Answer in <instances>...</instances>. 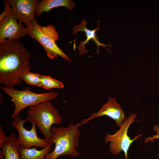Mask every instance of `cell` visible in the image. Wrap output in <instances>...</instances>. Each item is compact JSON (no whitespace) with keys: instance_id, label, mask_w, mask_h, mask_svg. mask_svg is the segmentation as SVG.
<instances>
[{"instance_id":"18","label":"cell","mask_w":159,"mask_h":159,"mask_svg":"<svg viewBox=\"0 0 159 159\" xmlns=\"http://www.w3.org/2000/svg\"><path fill=\"white\" fill-rule=\"evenodd\" d=\"M153 130L157 133L156 134L153 135L152 137L145 138V143L152 141L155 139H159V125H155L154 127Z\"/></svg>"},{"instance_id":"10","label":"cell","mask_w":159,"mask_h":159,"mask_svg":"<svg viewBox=\"0 0 159 159\" xmlns=\"http://www.w3.org/2000/svg\"><path fill=\"white\" fill-rule=\"evenodd\" d=\"M26 28L13 16L12 11L0 24V42L6 39H19L27 35Z\"/></svg>"},{"instance_id":"13","label":"cell","mask_w":159,"mask_h":159,"mask_svg":"<svg viewBox=\"0 0 159 159\" xmlns=\"http://www.w3.org/2000/svg\"><path fill=\"white\" fill-rule=\"evenodd\" d=\"M59 6L65 7L70 10L74 7L75 4L73 1L69 0H42L38 4L35 13L38 16L44 12H49Z\"/></svg>"},{"instance_id":"1","label":"cell","mask_w":159,"mask_h":159,"mask_svg":"<svg viewBox=\"0 0 159 159\" xmlns=\"http://www.w3.org/2000/svg\"><path fill=\"white\" fill-rule=\"evenodd\" d=\"M30 57L29 51L17 39L0 42V84L9 88L21 84L24 74L31 69Z\"/></svg>"},{"instance_id":"11","label":"cell","mask_w":159,"mask_h":159,"mask_svg":"<svg viewBox=\"0 0 159 159\" xmlns=\"http://www.w3.org/2000/svg\"><path fill=\"white\" fill-rule=\"evenodd\" d=\"M87 24V23L85 22V19H83L82 22L80 24L73 26L72 32L73 34H76L78 32L80 31L84 32L85 33L87 37V39L85 40L81 41L77 47L80 55H82L83 54H86L89 52V50L85 48V46L88 42L90 40H93L97 46V50L95 52L96 54H98L99 53V48L100 46L106 48V49L110 51L106 47V46H110V44L107 45L102 44L100 42L97 37L96 32L99 29V24L98 27L96 29L91 30L87 28L86 25Z\"/></svg>"},{"instance_id":"5","label":"cell","mask_w":159,"mask_h":159,"mask_svg":"<svg viewBox=\"0 0 159 159\" xmlns=\"http://www.w3.org/2000/svg\"><path fill=\"white\" fill-rule=\"evenodd\" d=\"M2 90L11 98L14 109L11 115L12 119L18 115L22 110L28 106H33L43 102L56 98L58 95L57 92L36 93L30 90V88L19 90L5 87H1Z\"/></svg>"},{"instance_id":"20","label":"cell","mask_w":159,"mask_h":159,"mask_svg":"<svg viewBox=\"0 0 159 159\" xmlns=\"http://www.w3.org/2000/svg\"><path fill=\"white\" fill-rule=\"evenodd\" d=\"M1 94H1H0V96L1 97H0V104L1 105H2L3 103V98Z\"/></svg>"},{"instance_id":"21","label":"cell","mask_w":159,"mask_h":159,"mask_svg":"<svg viewBox=\"0 0 159 159\" xmlns=\"http://www.w3.org/2000/svg\"><path fill=\"white\" fill-rule=\"evenodd\" d=\"M4 156L2 153L0 151V159H4Z\"/></svg>"},{"instance_id":"7","label":"cell","mask_w":159,"mask_h":159,"mask_svg":"<svg viewBox=\"0 0 159 159\" xmlns=\"http://www.w3.org/2000/svg\"><path fill=\"white\" fill-rule=\"evenodd\" d=\"M28 120L23 119L18 115L13 119L12 126L17 130L19 134L18 141L20 146L25 148L31 147H39L44 148L53 143L51 140L45 138L42 139L37 136L36 130V125L33 122L30 121L32 125L30 130L26 129L24 127V123Z\"/></svg>"},{"instance_id":"4","label":"cell","mask_w":159,"mask_h":159,"mask_svg":"<svg viewBox=\"0 0 159 159\" xmlns=\"http://www.w3.org/2000/svg\"><path fill=\"white\" fill-rule=\"evenodd\" d=\"M28 121L34 122L44 138L51 140L50 129L54 124L60 125L63 118L50 101L47 100L29 107Z\"/></svg>"},{"instance_id":"2","label":"cell","mask_w":159,"mask_h":159,"mask_svg":"<svg viewBox=\"0 0 159 159\" xmlns=\"http://www.w3.org/2000/svg\"><path fill=\"white\" fill-rule=\"evenodd\" d=\"M81 122L71 123L67 127L52 126L50 129L51 140L54 145L52 152L46 155L45 159H57L63 155L75 157L80 155L77 150L81 132L79 127Z\"/></svg>"},{"instance_id":"6","label":"cell","mask_w":159,"mask_h":159,"mask_svg":"<svg viewBox=\"0 0 159 159\" xmlns=\"http://www.w3.org/2000/svg\"><path fill=\"white\" fill-rule=\"evenodd\" d=\"M136 117L135 114H131L122 123L118 130L113 135L108 133L105 136V141L106 143H110V151L112 154L116 155L121 151H123L125 159H129L128 153L130 145L135 140L142 135L139 134L131 139L127 135L128 129L131 124L135 121L134 120Z\"/></svg>"},{"instance_id":"8","label":"cell","mask_w":159,"mask_h":159,"mask_svg":"<svg viewBox=\"0 0 159 159\" xmlns=\"http://www.w3.org/2000/svg\"><path fill=\"white\" fill-rule=\"evenodd\" d=\"M11 7L14 17L26 26L35 18L34 14L38 0H8Z\"/></svg>"},{"instance_id":"19","label":"cell","mask_w":159,"mask_h":159,"mask_svg":"<svg viewBox=\"0 0 159 159\" xmlns=\"http://www.w3.org/2000/svg\"><path fill=\"white\" fill-rule=\"evenodd\" d=\"M8 137L4 134V130L3 127L0 126V147L5 143L6 140Z\"/></svg>"},{"instance_id":"14","label":"cell","mask_w":159,"mask_h":159,"mask_svg":"<svg viewBox=\"0 0 159 159\" xmlns=\"http://www.w3.org/2000/svg\"><path fill=\"white\" fill-rule=\"evenodd\" d=\"M51 145H50L40 150H37L35 147L25 148L20 146V159H45L46 155L51 150Z\"/></svg>"},{"instance_id":"3","label":"cell","mask_w":159,"mask_h":159,"mask_svg":"<svg viewBox=\"0 0 159 159\" xmlns=\"http://www.w3.org/2000/svg\"><path fill=\"white\" fill-rule=\"evenodd\" d=\"M27 35L36 40L42 46L50 59L60 56L71 61L69 57L57 45L56 41L59 39L58 34L54 26L49 25L42 26L39 25L35 18L26 26Z\"/></svg>"},{"instance_id":"12","label":"cell","mask_w":159,"mask_h":159,"mask_svg":"<svg viewBox=\"0 0 159 159\" xmlns=\"http://www.w3.org/2000/svg\"><path fill=\"white\" fill-rule=\"evenodd\" d=\"M20 146L16 134L13 132L0 147V151L4 156V159H20Z\"/></svg>"},{"instance_id":"9","label":"cell","mask_w":159,"mask_h":159,"mask_svg":"<svg viewBox=\"0 0 159 159\" xmlns=\"http://www.w3.org/2000/svg\"><path fill=\"white\" fill-rule=\"evenodd\" d=\"M103 116H107L114 120L119 127L127 118L125 116V112L120 104L116 102V98L109 97L107 102L99 111L93 113L89 117L82 120L81 122L82 125L86 124L92 119Z\"/></svg>"},{"instance_id":"16","label":"cell","mask_w":159,"mask_h":159,"mask_svg":"<svg viewBox=\"0 0 159 159\" xmlns=\"http://www.w3.org/2000/svg\"><path fill=\"white\" fill-rule=\"evenodd\" d=\"M40 77L41 75L38 73L31 72L29 71L24 74L22 80L29 85L41 87Z\"/></svg>"},{"instance_id":"15","label":"cell","mask_w":159,"mask_h":159,"mask_svg":"<svg viewBox=\"0 0 159 159\" xmlns=\"http://www.w3.org/2000/svg\"><path fill=\"white\" fill-rule=\"evenodd\" d=\"M40 81L41 87L45 89H50L53 88L61 89L64 87L62 82L49 76L41 75Z\"/></svg>"},{"instance_id":"17","label":"cell","mask_w":159,"mask_h":159,"mask_svg":"<svg viewBox=\"0 0 159 159\" xmlns=\"http://www.w3.org/2000/svg\"><path fill=\"white\" fill-rule=\"evenodd\" d=\"M5 8L2 13L0 15V24L4 20L8 15L12 11L11 7L7 0H3Z\"/></svg>"}]
</instances>
